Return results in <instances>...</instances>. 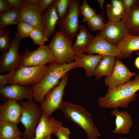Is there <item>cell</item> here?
I'll list each match as a JSON object with an SVG mask.
<instances>
[{
  "label": "cell",
  "instance_id": "1",
  "mask_svg": "<svg viewBox=\"0 0 139 139\" xmlns=\"http://www.w3.org/2000/svg\"><path fill=\"white\" fill-rule=\"evenodd\" d=\"M139 90V73L134 79L123 85L115 88H108L107 93L98 99L99 106L102 108H126L135 101L137 97L136 92Z\"/></svg>",
  "mask_w": 139,
  "mask_h": 139
},
{
  "label": "cell",
  "instance_id": "2",
  "mask_svg": "<svg viewBox=\"0 0 139 139\" xmlns=\"http://www.w3.org/2000/svg\"><path fill=\"white\" fill-rule=\"evenodd\" d=\"M49 68L46 74L38 83L32 86L33 91V99L41 105L48 93L58 84L59 81L70 71L80 67L77 62L60 65L57 61L49 64Z\"/></svg>",
  "mask_w": 139,
  "mask_h": 139
},
{
  "label": "cell",
  "instance_id": "3",
  "mask_svg": "<svg viewBox=\"0 0 139 139\" xmlns=\"http://www.w3.org/2000/svg\"><path fill=\"white\" fill-rule=\"evenodd\" d=\"M60 109L64 116L80 126L86 133L87 137L97 138L101 136L94 124L91 115L82 107L63 101Z\"/></svg>",
  "mask_w": 139,
  "mask_h": 139
},
{
  "label": "cell",
  "instance_id": "4",
  "mask_svg": "<svg viewBox=\"0 0 139 139\" xmlns=\"http://www.w3.org/2000/svg\"><path fill=\"white\" fill-rule=\"evenodd\" d=\"M18 101L22 110L20 122L25 128L22 137L25 139H33L36 129L43 114L40 106L33 99Z\"/></svg>",
  "mask_w": 139,
  "mask_h": 139
},
{
  "label": "cell",
  "instance_id": "5",
  "mask_svg": "<svg viewBox=\"0 0 139 139\" xmlns=\"http://www.w3.org/2000/svg\"><path fill=\"white\" fill-rule=\"evenodd\" d=\"M72 40L63 33L58 31L49 45L57 61L60 65L73 62L75 56Z\"/></svg>",
  "mask_w": 139,
  "mask_h": 139
},
{
  "label": "cell",
  "instance_id": "6",
  "mask_svg": "<svg viewBox=\"0 0 139 139\" xmlns=\"http://www.w3.org/2000/svg\"><path fill=\"white\" fill-rule=\"evenodd\" d=\"M49 67L45 65L37 66H20L16 69L9 85L19 84L33 86L38 83L44 76Z\"/></svg>",
  "mask_w": 139,
  "mask_h": 139
},
{
  "label": "cell",
  "instance_id": "7",
  "mask_svg": "<svg viewBox=\"0 0 139 139\" xmlns=\"http://www.w3.org/2000/svg\"><path fill=\"white\" fill-rule=\"evenodd\" d=\"M81 2L79 0H71L70 8L67 14L59 18L57 25L59 27V31L72 40L77 34L80 25L79 18L81 15Z\"/></svg>",
  "mask_w": 139,
  "mask_h": 139
},
{
  "label": "cell",
  "instance_id": "8",
  "mask_svg": "<svg viewBox=\"0 0 139 139\" xmlns=\"http://www.w3.org/2000/svg\"><path fill=\"white\" fill-rule=\"evenodd\" d=\"M68 73L63 76L58 84L47 94L40 106L43 114L49 117L55 110L60 109L63 102L64 90L68 82Z\"/></svg>",
  "mask_w": 139,
  "mask_h": 139
},
{
  "label": "cell",
  "instance_id": "9",
  "mask_svg": "<svg viewBox=\"0 0 139 139\" xmlns=\"http://www.w3.org/2000/svg\"><path fill=\"white\" fill-rule=\"evenodd\" d=\"M56 61L49 45H44L33 51L26 49L21 55L20 66L44 65Z\"/></svg>",
  "mask_w": 139,
  "mask_h": 139
},
{
  "label": "cell",
  "instance_id": "10",
  "mask_svg": "<svg viewBox=\"0 0 139 139\" xmlns=\"http://www.w3.org/2000/svg\"><path fill=\"white\" fill-rule=\"evenodd\" d=\"M22 39L15 32L12 44L8 50L2 53L0 58V73H8L21 66V56L19 51V45Z\"/></svg>",
  "mask_w": 139,
  "mask_h": 139
},
{
  "label": "cell",
  "instance_id": "11",
  "mask_svg": "<svg viewBox=\"0 0 139 139\" xmlns=\"http://www.w3.org/2000/svg\"><path fill=\"white\" fill-rule=\"evenodd\" d=\"M136 74L117 58L111 73L105 79V85L109 88H118L129 81L131 77Z\"/></svg>",
  "mask_w": 139,
  "mask_h": 139
},
{
  "label": "cell",
  "instance_id": "12",
  "mask_svg": "<svg viewBox=\"0 0 139 139\" xmlns=\"http://www.w3.org/2000/svg\"><path fill=\"white\" fill-rule=\"evenodd\" d=\"M85 52L88 54H98L104 56H112L118 59L125 58L116 45L109 43L97 35L89 44Z\"/></svg>",
  "mask_w": 139,
  "mask_h": 139
},
{
  "label": "cell",
  "instance_id": "13",
  "mask_svg": "<svg viewBox=\"0 0 139 139\" xmlns=\"http://www.w3.org/2000/svg\"><path fill=\"white\" fill-rule=\"evenodd\" d=\"M127 33L124 22L108 20L104 29L97 35L116 46Z\"/></svg>",
  "mask_w": 139,
  "mask_h": 139
},
{
  "label": "cell",
  "instance_id": "14",
  "mask_svg": "<svg viewBox=\"0 0 139 139\" xmlns=\"http://www.w3.org/2000/svg\"><path fill=\"white\" fill-rule=\"evenodd\" d=\"M33 91L31 86L19 84L5 85L0 89V97L4 101L12 99L17 101L33 99Z\"/></svg>",
  "mask_w": 139,
  "mask_h": 139
},
{
  "label": "cell",
  "instance_id": "15",
  "mask_svg": "<svg viewBox=\"0 0 139 139\" xmlns=\"http://www.w3.org/2000/svg\"><path fill=\"white\" fill-rule=\"evenodd\" d=\"M21 107L18 101L8 99L0 104V121L18 124L20 122Z\"/></svg>",
  "mask_w": 139,
  "mask_h": 139
},
{
  "label": "cell",
  "instance_id": "16",
  "mask_svg": "<svg viewBox=\"0 0 139 139\" xmlns=\"http://www.w3.org/2000/svg\"><path fill=\"white\" fill-rule=\"evenodd\" d=\"M61 121L43 114L35 130L33 139H45L49 134H55L62 126Z\"/></svg>",
  "mask_w": 139,
  "mask_h": 139
},
{
  "label": "cell",
  "instance_id": "17",
  "mask_svg": "<svg viewBox=\"0 0 139 139\" xmlns=\"http://www.w3.org/2000/svg\"><path fill=\"white\" fill-rule=\"evenodd\" d=\"M20 11V21L24 22L32 25L35 28L45 33L42 23L41 13L38 5H25Z\"/></svg>",
  "mask_w": 139,
  "mask_h": 139
},
{
  "label": "cell",
  "instance_id": "18",
  "mask_svg": "<svg viewBox=\"0 0 139 139\" xmlns=\"http://www.w3.org/2000/svg\"><path fill=\"white\" fill-rule=\"evenodd\" d=\"M111 114L116 117V127L112 131V133L121 135L128 134L133 124L129 114L126 111L120 112L116 108L111 111Z\"/></svg>",
  "mask_w": 139,
  "mask_h": 139
},
{
  "label": "cell",
  "instance_id": "19",
  "mask_svg": "<svg viewBox=\"0 0 139 139\" xmlns=\"http://www.w3.org/2000/svg\"><path fill=\"white\" fill-rule=\"evenodd\" d=\"M53 3L48 7L41 17L44 32L48 37L54 33L56 25L59 19Z\"/></svg>",
  "mask_w": 139,
  "mask_h": 139
},
{
  "label": "cell",
  "instance_id": "20",
  "mask_svg": "<svg viewBox=\"0 0 139 139\" xmlns=\"http://www.w3.org/2000/svg\"><path fill=\"white\" fill-rule=\"evenodd\" d=\"M83 25H80L79 32L76 36V40L73 45L75 56L79 57L84 54L88 46L95 38Z\"/></svg>",
  "mask_w": 139,
  "mask_h": 139
},
{
  "label": "cell",
  "instance_id": "21",
  "mask_svg": "<svg viewBox=\"0 0 139 139\" xmlns=\"http://www.w3.org/2000/svg\"><path fill=\"white\" fill-rule=\"evenodd\" d=\"M103 56L99 54L86 55L84 53L79 57L75 56L74 59L80 67L84 69L86 76L89 77L94 75L95 69Z\"/></svg>",
  "mask_w": 139,
  "mask_h": 139
},
{
  "label": "cell",
  "instance_id": "22",
  "mask_svg": "<svg viewBox=\"0 0 139 139\" xmlns=\"http://www.w3.org/2000/svg\"><path fill=\"white\" fill-rule=\"evenodd\" d=\"M116 46L125 58L130 57L133 51L139 50V36L128 33Z\"/></svg>",
  "mask_w": 139,
  "mask_h": 139
},
{
  "label": "cell",
  "instance_id": "23",
  "mask_svg": "<svg viewBox=\"0 0 139 139\" xmlns=\"http://www.w3.org/2000/svg\"><path fill=\"white\" fill-rule=\"evenodd\" d=\"M115 58L111 56H103L94 73L93 75L97 80H100L102 76H108L111 75L116 62Z\"/></svg>",
  "mask_w": 139,
  "mask_h": 139
},
{
  "label": "cell",
  "instance_id": "24",
  "mask_svg": "<svg viewBox=\"0 0 139 139\" xmlns=\"http://www.w3.org/2000/svg\"><path fill=\"white\" fill-rule=\"evenodd\" d=\"M124 22L128 33L139 36V5L132 9Z\"/></svg>",
  "mask_w": 139,
  "mask_h": 139
},
{
  "label": "cell",
  "instance_id": "25",
  "mask_svg": "<svg viewBox=\"0 0 139 139\" xmlns=\"http://www.w3.org/2000/svg\"><path fill=\"white\" fill-rule=\"evenodd\" d=\"M17 124L0 121V139H17L23 134L18 129Z\"/></svg>",
  "mask_w": 139,
  "mask_h": 139
},
{
  "label": "cell",
  "instance_id": "26",
  "mask_svg": "<svg viewBox=\"0 0 139 139\" xmlns=\"http://www.w3.org/2000/svg\"><path fill=\"white\" fill-rule=\"evenodd\" d=\"M20 21V11L12 8L0 14V30L9 25L18 24Z\"/></svg>",
  "mask_w": 139,
  "mask_h": 139
},
{
  "label": "cell",
  "instance_id": "27",
  "mask_svg": "<svg viewBox=\"0 0 139 139\" xmlns=\"http://www.w3.org/2000/svg\"><path fill=\"white\" fill-rule=\"evenodd\" d=\"M101 14H96L87 21L88 26L92 31H101L105 27L106 23Z\"/></svg>",
  "mask_w": 139,
  "mask_h": 139
},
{
  "label": "cell",
  "instance_id": "28",
  "mask_svg": "<svg viewBox=\"0 0 139 139\" xmlns=\"http://www.w3.org/2000/svg\"><path fill=\"white\" fill-rule=\"evenodd\" d=\"M10 30L5 28L0 30V51L2 53L7 51L10 47L13 40L9 36Z\"/></svg>",
  "mask_w": 139,
  "mask_h": 139
},
{
  "label": "cell",
  "instance_id": "29",
  "mask_svg": "<svg viewBox=\"0 0 139 139\" xmlns=\"http://www.w3.org/2000/svg\"><path fill=\"white\" fill-rule=\"evenodd\" d=\"M107 16L109 20L113 21H119L122 19L124 11L113 6L111 4L106 6Z\"/></svg>",
  "mask_w": 139,
  "mask_h": 139
},
{
  "label": "cell",
  "instance_id": "30",
  "mask_svg": "<svg viewBox=\"0 0 139 139\" xmlns=\"http://www.w3.org/2000/svg\"><path fill=\"white\" fill-rule=\"evenodd\" d=\"M71 0H56L54 2L59 18L63 17L67 13Z\"/></svg>",
  "mask_w": 139,
  "mask_h": 139
},
{
  "label": "cell",
  "instance_id": "31",
  "mask_svg": "<svg viewBox=\"0 0 139 139\" xmlns=\"http://www.w3.org/2000/svg\"><path fill=\"white\" fill-rule=\"evenodd\" d=\"M29 37L32 40L33 43L39 46L44 45L45 42L48 40V37L41 31L34 28Z\"/></svg>",
  "mask_w": 139,
  "mask_h": 139
},
{
  "label": "cell",
  "instance_id": "32",
  "mask_svg": "<svg viewBox=\"0 0 139 139\" xmlns=\"http://www.w3.org/2000/svg\"><path fill=\"white\" fill-rule=\"evenodd\" d=\"M35 28L32 25L23 21H20L17 24V33L22 39L29 36Z\"/></svg>",
  "mask_w": 139,
  "mask_h": 139
},
{
  "label": "cell",
  "instance_id": "33",
  "mask_svg": "<svg viewBox=\"0 0 139 139\" xmlns=\"http://www.w3.org/2000/svg\"><path fill=\"white\" fill-rule=\"evenodd\" d=\"M80 12L83 17V21H87L97 14L95 10L90 6L86 0L83 1L80 6Z\"/></svg>",
  "mask_w": 139,
  "mask_h": 139
},
{
  "label": "cell",
  "instance_id": "34",
  "mask_svg": "<svg viewBox=\"0 0 139 139\" xmlns=\"http://www.w3.org/2000/svg\"><path fill=\"white\" fill-rule=\"evenodd\" d=\"M124 7V13L121 20L124 21L128 13L134 7L139 5V0H122Z\"/></svg>",
  "mask_w": 139,
  "mask_h": 139
},
{
  "label": "cell",
  "instance_id": "35",
  "mask_svg": "<svg viewBox=\"0 0 139 139\" xmlns=\"http://www.w3.org/2000/svg\"><path fill=\"white\" fill-rule=\"evenodd\" d=\"M70 131L67 127L62 126L55 134L58 139H70Z\"/></svg>",
  "mask_w": 139,
  "mask_h": 139
},
{
  "label": "cell",
  "instance_id": "36",
  "mask_svg": "<svg viewBox=\"0 0 139 139\" xmlns=\"http://www.w3.org/2000/svg\"><path fill=\"white\" fill-rule=\"evenodd\" d=\"M15 70L8 73L4 75H0V89L4 87L7 83L9 82L11 79Z\"/></svg>",
  "mask_w": 139,
  "mask_h": 139
},
{
  "label": "cell",
  "instance_id": "37",
  "mask_svg": "<svg viewBox=\"0 0 139 139\" xmlns=\"http://www.w3.org/2000/svg\"><path fill=\"white\" fill-rule=\"evenodd\" d=\"M55 1L54 0H40L38 6L41 13L44 14L48 7Z\"/></svg>",
  "mask_w": 139,
  "mask_h": 139
},
{
  "label": "cell",
  "instance_id": "38",
  "mask_svg": "<svg viewBox=\"0 0 139 139\" xmlns=\"http://www.w3.org/2000/svg\"><path fill=\"white\" fill-rule=\"evenodd\" d=\"M11 4L12 8L20 11L25 5L24 0H7Z\"/></svg>",
  "mask_w": 139,
  "mask_h": 139
},
{
  "label": "cell",
  "instance_id": "39",
  "mask_svg": "<svg viewBox=\"0 0 139 139\" xmlns=\"http://www.w3.org/2000/svg\"><path fill=\"white\" fill-rule=\"evenodd\" d=\"M12 8L11 5L7 0H0V14Z\"/></svg>",
  "mask_w": 139,
  "mask_h": 139
},
{
  "label": "cell",
  "instance_id": "40",
  "mask_svg": "<svg viewBox=\"0 0 139 139\" xmlns=\"http://www.w3.org/2000/svg\"><path fill=\"white\" fill-rule=\"evenodd\" d=\"M111 3L113 6L124 11V7L122 0H112Z\"/></svg>",
  "mask_w": 139,
  "mask_h": 139
},
{
  "label": "cell",
  "instance_id": "41",
  "mask_svg": "<svg viewBox=\"0 0 139 139\" xmlns=\"http://www.w3.org/2000/svg\"><path fill=\"white\" fill-rule=\"evenodd\" d=\"M40 0H24L25 5H38Z\"/></svg>",
  "mask_w": 139,
  "mask_h": 139
},
{
  "label": "cell",
  "instance_id": "42",
  "mask_svg": "<svg viewBox=\"0 0 139 139\" xmlns=\"http://www.w3.org/2000/svg\"><path fill=\"white\" fill-rule=\"evenodd\" d=\"M97 1L99 4L100 6L101 11L102 13V15L103 14V4L105 2L104 0H97Z\"/></svg>",
  "mask_w": 139,
  "mask_h": 139
},
{
  "label": "cell",
  "instance_id": "43",
  "mask_svg": "<svg viewBox=\"0 0 139 139\" xmlns=\"http://www.w3.org/2000/svg\"><path fill=\"white\" fill-rule=\"evenodd\" d=\"M134 63L136 68L139 70V56L137 57L135 59Z\"/></svg>",
  "mask_w": 139,
  "mask_h": 139
},
{
  "label": "cell",
  "instance_id": "44",
  "mask_svg": "<svg viewBox=\"0 0 139 139\" xmlns=\"http://www.w3.org/2000/svg\"><path fill=\"white\" fill-rule=\"evenodd\" d=\"M51 134L47 136L45 139H51Z\"/></svg>",
  "mask_w": 139,
  "mask_h": 139
},
{
  "label": "cell",
  "instance_id": "45",
  "mask_svg": "<svg viewBox=\"0 0 139 139\" xmlns=\"http://www.w3.org/2000/svg\"><path fill=\"white\" fill-rule=\"evenodd\" d=\"M87 138L88 139H97V138L89 137H87Z\"/></svg>",
  "mask_w": 139,
  "mask_h": 139
},
{
  "label": "cell",
  "instance_id": "46",
  "mask_svg": "<svg viewBox=\"0 0 139 139\" xmlns=\"http://www.w3.org/2000/svg\"><path fill=\"white\" fill-rule=\"evenodd\" d=\"M117 139H128L126 138H123V137H119L117 138Z\"/></svg>",
  "mask_w": 139,
  "mask_h": 139
},
{
  "label": "cell",
  "instance_id": "47",
  "mask_svg": "<svg viewBox=\"0 0 139 139\" xmlns=\"http://www.w3.org/2000/svg\"><path fill=\"white\" fill-rule=\"evenodd\" d=\"M17 139H25L24 138H22V137H20V138H17Z\"/></svg>",
  "mask_w": 139,
  "mask_h": 139
}]
</instances>
